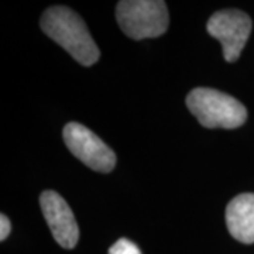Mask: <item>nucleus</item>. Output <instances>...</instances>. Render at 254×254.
Masks as SVG:
<instances>
[{"label":"nucleus","mask_w":254,"mask_h":254,"mask_svg":"<svg viewBox=\"0 0 254 254\" xmlns=\"http://www.w3.org/2000/svg\"><path fill=\"white\" fill-rule=\"evenodd\" d=\"M40 26L47 36L63 47L81 65L91 66L98 63L99 48L85 21L73 10L65 6L48 7L41 16Z\"/></svg>","instance_id":"obj_1"},{"label":"nucleus","mask_w":254,"mask_h":254,"mask_svg":"<svg viewBox=\"0 0 254 254\" xmlns=\"http://www.w3.org/2000/svg\"><path fill=\"white\" fill-rule=\"evenodd\" d=\"M185 102L190 113L208 128H237L247 120V110L243 103L212 88L192 89Z\"/></svg>","instance_id":"obj_2"},{"label":"nucleus","mask_w":254,"mask_h":254,"mask_svg":"<svg viewBox=\"0 0 254 254\" xmlns=\"http://www.w3.org/2000/svg\"><path fill=\"white\" fill-rule=\"evenodd\" d=\"M116 20L127 37L144 40L163 36L170 16L161 0H122L116 7Z\"/></svg>","instance_id":"obj_3"},{"label":"nucleus","mask_w":254,"mask_h":254,"mask_svg":"<svg viewBox=\"0 0 254 254\" xmlns=\"http://www.w3.org/2000/svg\"><path fill=\"white\" fill-rule=\"evenodd\" d=\"M64 141L79 161L93 171L108 174L116 165V154L102 138L79 123H68L64 127Z\"/></svg>","instance_id":"obj_4"},{"label":"nucleus","mask_w":254,"mask_h":254,"mask_svg":"<svg viewBox=\"0 0 254 254\" xmlns=\"http://www.w3.org/2000/svg\"><path fill=\"white\" fill-rule=\"evenodd\" d=\"M252 18L245 11L226 9L216 11L209 17L206 30L223 47L227 63H236L252 33Z\"/></svg>","instance_id":"obj_5"},{"label":"nucleus","mask_w":254,"mask_h":254,"mask_svg":"<svg viewBox=\"0 0 254 254\" xmlns=\"http://www.w3.org/2000/svg\"><path fill=\"white\" fill-rule=\"evenodd\" d=\"M40 206L55 242L64 249H73L79 240V227L66 200L55 190H44Z\"/></svg>","instance_id":"obj_6"},{"label":"nucleus","mask_w":254,"mask_h":254,"mask_svg":"<svg viewBox=\"0 0 254 254\" xmlns=\"http://www.w3.org/2000/svg\"><path fill=\"white\" fill-rule=\"evenodd\" d=\"M226 225L237 242L254 243V193H242L227 203Z\"/></svg>","instance_id":"obj_7"},{"label":"nucleus","mask_w":254,"mask_h":254,"mask_svg":"<svg viewBox=\"0 0 254 254\" xmlns=\"http://www.w3.org/2000/svg\"><path fill=\"white\" fill-rule=\"evenodd\" d=\"M109 254H141L140 249L127 239H119L109 249Z\"/></svg>","instance_id":"obj_8"},{"label":"nucleus","mask_w":254,"mask_h":254,"mask_svg":"<svg viewBox=\"0 0 254 254\" xmlns=\"http://www.w3.org/2000/svg\"><path fill=\"white\" fill-rule=\"evenodd\" d=\"M0 225H1V229H0V240H6L9 237L10 232H11V223H10L9 218L1 213L0 216Z\"/></svg>","instance_id":"obj_9"}]
</instances>
